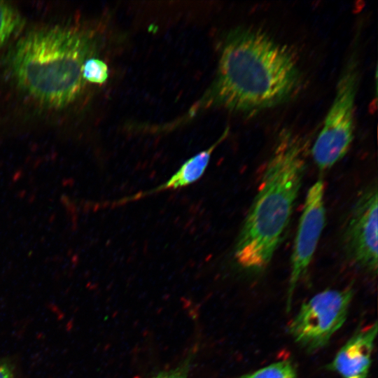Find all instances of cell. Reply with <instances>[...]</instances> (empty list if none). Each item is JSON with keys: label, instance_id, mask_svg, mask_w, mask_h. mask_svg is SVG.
<instances>
[{"label": "cell", "instance_id": "1", "mask_svg": "<svg viewBox=\"0 0 378 378\" xmlns=\"http://www.w3.org/2000/svg\"><path fill=\"white\" fill-rule=\"evenodd\" d=\"M302 84L293 50L260 28L239 27L224 38L216 78L204 101L207 106L255 114L288 102Z\"/></svg>", "mask_w": 378, "mask_h": 378}, {"label": "cell", "instance_id": "2", "mask_svg": "<svg viewBox=\"0 0 378 378\" xmlns=\"http://www.w3.org/2000/svg\"><path fill=\"white\" fill-rule=\"evenodd\" d=\"M307 144L284 129L263 170L234 248L241 268L260 272L270 263L290 223L306 169Z\"/></svg>", "mask_w": 378, "mask_h": 378}, {"label": "cell", "instance_id": "3", "mask_svg": "<svg viewBox=\"0 0 378 378\" xmlns=\"http://www.w3.org/2000/svg\"><path fill=\"white\" fill-rule=\"evenodd\" d=\"M92 39L80 30L64 27L31 31L19 41L11 56L15 80L46 105H69L84 88L83 70L93 51Z\"/></svg>", "mask_w": 378, "mask_h": 378}, {"label": "cell", "instance_id": "4", "mask_svg": "<svg viewBox=\"0 0 378 378\" xmlns=\"http://www.w3.org/2000/svg\"><path fill=\"white\" fill-rule=\"evenodd\" d=\"M356 50L342 69L333 101L311 150L314 162L321 171L330 169L342 159L354 141L355 104L360 81Z\"/></svg>", "mask_w": 378, "mask_h": 378}, {"label": "cell", "instance_id": "5", "mask_svg": "<svg viewBox=\"0 0 378 378\" xmlns=\"http://www.w3.org/2000/svg\"><path fill=\"white\" fill-rule=\"evenodd\" d=\"M353 296L351 288L316 294L302 304L289 323V335L310 352L326 346L346 321Z\"/></svg>", "mask_w": 378, "mask_h": 378}, {"label": "cell", "instance_id": "6", "mask_svg": "<svg viewBox=\"0 0 378 378\" xmlns=\"http://www.w3.org/2000/svg\"><path fill=\"white\" fill-rule=\"evenodd\" d=\"M377 192V183L361 190L346 217L342 233L349 260L374 275L378 264Z\"/></svg>", "mask_w": 378, "mask_h": 378}, {"label": "cell", "instance_id": "7", "mask_svg": "<svg viewBox=\"0 0 378 378\" xmlns=\"http://www.w3.org/2000/svg\"><path fill=\"white\" fill-rule=\"evenodd\" d=\"M324 192L325 185L321 179L316 181L307 192L290 259L288 309L297 284L312 260L326 225Z\"/></svg>", "mask_w": 378, "mask_h": 378}, {"label": "cell", "instance_id": "8", "mask_svg": "<svg viewBox=\"0 0 378 378\" xmlns=\"http://www.w3.org/2000/svg\"><path fill=\"white\" fill-rule=\"evenodd\" d=\"M377 324L357 331L339 350L329 369L342 378H368Z\"/></svg>", "mask_w": 378, "mask_h": 378}, {"label": "cell", "instance_id": "9", "mask_svg": "<svg viewBox=\"0 0 378 378\" xmlns=\"http://www.w3.org/2000/svg\"><path fill=\"white\" fill-rule=\"evenodd\" d=\"M228 133L229 129L227 128L216 141L208 148L187 160L178 170L163 183L149 190L130 197L127 198L125 201L137 200L144 196L164 190L179 189L195 183L204 174L210 162L212 153L216 148L225 139Z\"/></svg>", "mask_w": 378, "mask_h": 378}, {"label": "cell", "instance_id": "10", "mask_svg": "<svg viewBox=\"0 0 378 378\" xmlns=\"http://www.w3.org/2000/svg\"><path fill=\"white\" fill-rule=\"evenodd\" d=\"M239 378H298L296 370L288 360L274 363Z\"/></svg>", "mask_w": 378, "mask_h": 378}, {"label": "cell", "instance_id": "11", "mask_svg": "<svg viewBox=\"0 0 378 378\" xmlns=\"http://www.w3.org/2000/svg\"><path fill=\"white\" fill-rule=\"evenodd\" d=\"M19 24V17L14 8L0 1V47L10 37Z\"/></svg>", "mask_w": 378, "mask_h": 378}, {"label": "cell", "instance_id": "12", "mask_svg": "<svg viewBox=\"0 0 378 378\" xmlns=\"http://www.w3.org/2000/svg\"><path fill=\"white\" fill-rule=\"evenodd\" d=\"M83 78L89 82L102 84L108 78V69L106 64L97 58H89L84 64Z\"/></svg>", "mask_w": 378, "mask_h": 378}, {"label": "cell", "instance_id": "13", "mask_svg": "<svg viewBox=\"0 0 378 378\" xmlns=\"http://www.w3.org/2000/svg\"><path fill=\"white\" fill-rule=\"evenodd\" d=\"M195 351H191L176 368L166 371L160 372L150 378H188L194 358Z\"/></svg>", "mask_w": 378, "mask_h": 378}, {"label": "cell", "instance_id": "14", "mask_svg": "<svg viewBox=\"0 0 378 378\" xmlns=\"http://www.w3.org/2000/svg\"><path fill=\"white\" fill-rule=\"evenodd\" d=\"M0 378H13L12 366L3 360H0Z\"/></svg>", "mask_w": 378, "mask_h": 378}]
</instances>
